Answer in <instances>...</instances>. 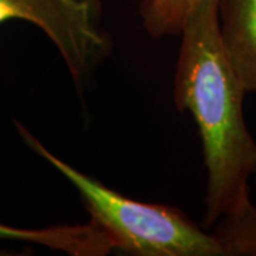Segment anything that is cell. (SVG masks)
Here are the masks:
<instances>
[{
    "mask_svg": "<svg viewBox=\"0 0 256 256\" xmlns=\"http://www.w3.org/2000/svg\"><path fill=\"white\" fill-rule=\"evenodd\" d=\"M202 0H142L140 18L151 37L178 36Z\"/></svg>",
    "mask_w": 256,
    "mask_h": 256,
    "instance_id": "cell-6",
    "label": "cell"
},
{
    "mask_svg": "<svg viewBox=\"0 0 256 256\" xmlns=\"http://www.w3.org/2000/svg\"><path fill=\"white\" fill-rule=\"evenodd\" d=\"M255 182H256V172H255Z\"/></svg>",
    "mask_w": 256,
    "mask_h": 256,
    "instance_id": "cell-8",
    "label": "cell"
},
{
    "mask_svg": "<svg viewBox=\"0 0 256 256\" xmlns=\"http://www.w3.org/2000/svg\"><path fill=\"white\" fill-rule=\"evenodd\" d=\"M10 20L32 23L46 34L82 98L112 52L101 0H0V24Z\"/></svg>",
    "mask_w": 256,
    "mask_h": 256,
    "instance_id": "cell-3",
    "label": "cell"
},
{
    "mask_svg": "<svg viewBox=\"0 0 256 256\" xmlns=\"http://www.w3.org/2000/svg\"><path fill=\"white\" fill-rule=\"evenodd\" d=\"M22 140L74 186L90 220L107 234L114 250L137 256H224L218 239L175 206L136 201L111 190L53 154L14 121Z\"/></svg>",
    "mask_w": 256,
    "mask_h": 256,
    "instance_id": "cell-2",
    "label": "cell"
},
{
    "mask_svg": "<svg viewBox=\"0 0 256 256\" xmlns=\"http://www.w3.org/2000/svg\"><path fill=\"white\" fill-rule=\"evenodd\" d=\"M0 240L34 244L70 256H106L114 250L110 238L92 220L48 228H18L0 222Z\"/></svg>",
    "mask_w": 256,
    "mask_h": 256,
    "instance_id": "cell-5",
    "label": "cell"
},
{
    "mask_svg": "<svg viewBox=\"0 0 256 256\" xmlns=\"http://www.w3.org/2000/svg\"><path fill=\"white\" fill-rule=\"evenodd\" d=\"M212 235L224 256H256V206L235 215H225L212 225Z\"/></svg>",
    "mask_w": 256,
    "mask_h": 256,
    "instance_id": "cell-7",
    "label": "cell"
},
{
    "mask_svg": "<svg viewBox=\"0 0 256 256\" xmlns=\"http://www.w3.org/2000/svg\"><path fill=\"white\" fill-rule=\"evenodd\" d=\"M220 0H202L185 22L174 76V102L190 111L206 168L204 228L254 205L249 178L256 172V141L244 116L245 90L224 53Z\"/></svg>",
    "mask_w": 256,
    "mask_h": 256,
    "instance_id": "cell-1",
    "label": "cell"
},
{
    "mask_svg": "<svg viewBox=\"0 0 256 256\" xmlns=\"http://www.w3.org/2000/svg\"><path fill=\"white\" fill-rule=\"evenodd\" d=\"M224 53L245 92H256V0H220Z\"/></svg>",
    "mask_w": 256,
    "mask_h": 256,
    "instance_id": "cell-4",
    "label": "cell"
}]
</instances>
